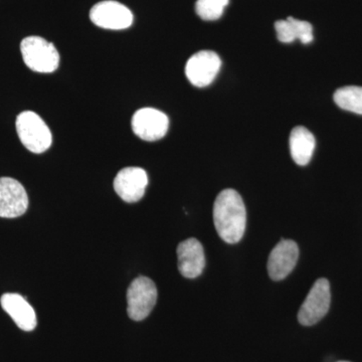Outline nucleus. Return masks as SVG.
Wrapping results in <instances>:
<instances>
[{
  "label": "nucleus",
  "instance_id": "8",
  "mask_svg": "<svg viewBox=\"0 0 362 362\" xmlns=\"http://www.w3.org/2000/svg\"><path fill=\"white\" fill-rule=\"evenodd\" d=\"M168 117L154 108H142L132 117V129L136 136L145 141H157L168 131Z\"/></svg>",
  "mask_w": 362,
  "mask_h": 362
},
{
  "label": "nucleus",
  "instance_id": "15",
  "mask_svg": "<svg viewBox=\"0 0 362 362\" xmlns=\"http://www.w3.org/2000/svg\"><path fill=\"white\" fill-rule=\"evenodd\" d=\"M290 152L298 165H307L315 150V137L307 128L298 126L290 135Z\"/></svg>",
  "mask_w": 362,
  "mask_h": 362
},
{
  "label": "nucleus",
  "instance_id": "6",
  "mask_svg": "<svg viewBox=\"0 0 362 362\" xmlns=\"http://www.w3.org/2000/svg\"><path fill=\"white\" fill-rule=\"evenodd\" d=\"M90 18L95 25L105 30H126L133 23L130 9L114 0H105L95 4L90 9Z\"/></svg>",
  "mask_w": 362,
  "mask_h": 362
},
{
  "label": "nucleus",
  "instance_id": "18",
  "mask_svg": "<svg viewBox=\"0 0 362 362\" xmlns=\"http://www.w3.org/2000/svg\"><path fill=\"white\" fill-rule=\"evenodd\" d=\"M339 362H349V361H339Z\"/></svg>",
  "mask_w": 362,
  "mask_h": 362
},
{
  "label": "nucleus",
  "instance_id": "10",
  "mask_svg": "<svg viewBox=\"0 0 362 362\" xmlns=\"http://www.w3.org/2000/svg\"><path fill=\"white\" fill-rule=\"evenodd\" d=\"M148 185L146 171L140 168H125L114 180V189L124 202H137L144 197Z\"/></svg>",
  "mask_w": 362,
  "mask_h": 362
},
{
  "label": "nucleus",
  "instance_id": "5",
  "mask_svg": "<svg viewBox=\"0 0 362 362\" xmlns=\"http://www.w3.org/2000/svg\"><path fill=\"white\" fill-rule=\"evenodd\" d=\"M330 285L327 279H318L298 312V320L304 326L318 323L329 310Z\"/></svg>",
  "mask_w": 362,
  "mask_h": 362
},
{
  "label": "nucleus",
  "instance_id": "7",
  "mask_svg": "<svg viewBox=\"0 0 362 362\" xmlns=\"http://www.w3.org/2000/svg\"><path fill=\"white\" fill-rule=\"evenodd\" d=\"M221 66V61L218 54L211 51H201L188 59L185 75L195 87H206L214 82Z\"/></svg>",
  "mask_w": 362,
  "mask_h": 362
},
{
  "label": "nucleus",
  "instance_id": "9",
  "mask_svg": "<svg viewBox=\"0 0 362 362\" xmlns=\"http://www.w3.org/2000/svg\"><path fill=\"white\" fill-rule=\"evenodd\" d=\"M28 207V194L20 181L0 177V218H18L25 214Z\"/></svg>",
  "mask_w": 362,
  "mask_h": 362
},
{
  "label": "nucleus",
  "instance_id": "2",
  "mask_svg": "<svg viewBox=\"0 0 362 362\" xmlns=\"http://www.w3.org/2000/svg\"><path fill=\"white\" fill-rule=\"evenodd\" d=\"M16 125L21 143L33 153H42L51 147V130L35 112H21L16 118Z\"/></svg>",
  "mask_w": 362,
  "mask_h": 362
},
{
  "label": "nucleus",
  "instance_id": "11",
  "mask_svg": "<svg viewBox=\"0 0 362 362\" xmlns=\"http://www.w3.org/2000/svg\"><path fill=\"white\" fill-rule=\"evenodd\" d=\"M299 249L292 240H282L272 250L268 261V272L272 280L281 281L287 277L296 266Z\"/></svg>",
  "mask_w": 362,
  "mask_h": 362
},
{
  "label": "nucleus",
  "instance_id": "13",
  "mask_svg": "<svg viewBox=\"0 0 362 362\" xmlns=\"http://www.w3.org/2000/svg\"><path fill=\"white\" fill-rule=\"evenodd\" d=\"M0 304L21 330L33 331L37 327L35 309L25 297L16 293H6L0 298Z\"/></svg>",
  "mask_w": 362,
  "mask_h": 362
},
{
  "label": "nucleus",
  "instance_id": "4",
  "mask_svg": "<svg viewBox=\"0 0 362 362\" xmlns=\"http://www.w3.org/2000/svg\"><path fill=\"white\" fill-rule=\"evenodd\" d=\"M157 288L151 279L138 277L127 290V313L132 320L141 321L153 310Z\"/></svg>",
  "mask_w": 362,
  "mask_h": 362
},
{
  "label": "nucleus",
  "instance_id": "3",
  "mask_svg": "<svg viewBox=\"0 0 362 362\" xmlns=\"http://www.w3.org/2000/svg\"><path fill=\"white\" fill-rule=\"evenodd\" d=\"M23 59L30 70L52 73L59 68V54L54 44L40 37H28L21 44Z\"/></svg>",
  "mask_w": 362,
  "mask_h": 362
},
{
  "label": "nucleus",
  "instance_id": "1",
  "mask_svg": "<svg viewBox=\"0 0 362 362\" xmlns=\"http://www.w3.org/2000/svg\"><path fill=\"white\" fill-rule=\"evenodd\" d=\"M216 232L228 244H237L244 237L247 211L242 197L233 189H225L216 197L214 206Z\"/></svg>",
  "mask_w": 362,
  "mask_h": 362
},
{
  "label": "nucleus",
  "instance_id": "16",
  "mask_svg": "<svg viewBox=\"0 0 362 362\" xmlns=\"http://www.w3.org/2000/svg\"><path fill=\"white\" fill-rule=\"evenodd\" d=\"M334 101L338 107L362 115V87L347 86L334 93Z\"/></svg>",
  "mask_w": 362,
  "mask_h": 362
},
{
  "label": "nucleus",
  "instance_id": "17",
  "mask_svg": "<svg viewBox=\"0 0 362 362\" xmlns=\"http://www.w3.org/2000/svg\"><path fill=\"white\" fill-rule=\"evenodd\" d=\"M230 0H197L195 11L202 20L216 21L223 16Z\"/></svg>",
  "mask_w": 362,
  "mask_h": 362
},
{
  "label": "nucleus",
  "instance_id": "14",
  "mask_svg": "<svg viewBox=\"0 0 362 362\" xmlns=\"http://www.w3.org/2000/svg\"><path fill=\"white\" fill-rule=\"evenodd\" d=\"M275 28L278 40L284 44H290L296 40L304 45L313 42V28L308 21L290 16L287 20L276 21Z\"/></svg>",
  "mask_w": 362,
  "mask_h": 362
},
{
  "label": "nucleus",
  "instance_id": "12",
  "mask_svg": "<svg viewBox=\"0 0 362 362\" xmlns=\"http://www.w3.org/2000/svg\"><path fill=\"white\" fill-rule=\"evenodd\" d=\"M178 270L183 277L194 279L202 275L206 267V256L201 242L188 239L177 247Z\"/></svg>",
  "mask_w": 362,
  "mask_h": 362
}]
</instances>
